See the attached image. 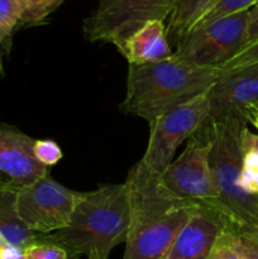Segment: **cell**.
Listing matches in <instances>:
<instances>
[{
  "label": "cell",
  "instance_id": "6da1fadb",
  "mask_svg": "<svg viewBox=\"0 0 258 259\" xmlns=\"http://www.w3.org/2000/svg\"><path fill=\"white\" fill-rule=\"evenodd\" d=\"M129 227L123 259H164L199 202L180 199L141 161L125 180Z\"/></svg>",
  "mask_w": 258,
  "mask_h": 259
},
{
  "label": "cell",
  "instance_id": "7a4b0ae2",
  "mask_svg": "<svg viewBox=\"0 0 258 259\" xmlns=\"http://www.w3.org/2000/svg\"><path fill=\"white\" fill-rule=\"evenodd\" d=\"M222 72V68L190 65L175 56L159 62L129 65L120 110L149 124L209 90Z\"/></svg>",
  "mask_w": 258,
  "mask_h": 259
},
{
  "label": "cell",
  "instance_id": "3957f363",
  "mask_svg": "<svg viewBox=\"0 0 258 259\" xmlns=\"http://www.w3.org/2000/svg\"><path fill=\"white\" fill-rule=\"evenodd\" d=\"M128 227L125 184L101 185L93 191L80 192L70 224L42 240L86 259H109L111 250L125 242Z\"/></svg>",
  "mask_w": 258,
  "mask_h": 259
},
{
  "label": "cell",
  "instance_id": "277c9868",
  "mask_svg": "<svg viewBox=\"0 0 258 259\" xmlns=\"http://www.w3.org/2000/svg\"><path fill=\"white\" fill-rule=\"evenodd\" d=\"M248 121L237 116L206 119L199 129L210 142V166L218 199L217 205L239 232L258 228V195H249L240 187L243 142Z\"/></svg>",
  "mask_w": 258,
  "mask_h": 259
},
{
  "label": "cell",
  "instance_id": "5b68a950",
  "mask_svg": "<svg viewBox=\"0 0 258 259\" xmlns=\"http://www.w3.org/2000/svg\"><path fill=\"white\" fill-rule=\"evenodd\" d=\"M248 13H235L194 28L177 42L174 56L190 65L223 70L244 48Z\"/></svg>",
  "mask_w": 258,
  "mask_h": 259
},
{
  "label": "cell",
  "instance_id": "8992f818",
  "mask_svg": "<svg viewBox=\"0 0 258 259\" xmlns=\"http://www.w3.org/2000/svg\"><path fill=\"white\" fill-rule=\"evenodd\" d=\"M177 0H101L83 19V35L89 42L111 43L120 51L125 40L152 20L168 19Z\"/></svg>",
  "mask_w": 258,
  "mask_h": 259
},
{
  "label": "cell",
  "instance_id": "52a82bcc",
  "mask_svg": "<svg viewBox=\"0 0 258 259\" xmlns=\"http://www.w3.org/2000/svg\"><path fill=\"white\" fill-rule=\"evenodd\" d=\"M207 91L149 123L148 144L141 162L153 174L161 175L172 163L179 147L205 123L209 116Z\"/></svg>",
  "mask_w": 258,
  "mask_h": 259
},
{
  "label": "cell",
  "instance_id": "ba28073f",
  "mask_svg": "<svg viewBox=\"0 0 258 259\" xmlns=\"http://www.w3.org/2000/svg\"><path fill=\"white\" fill-rule=\"evenodd\" d=\"M80 192L67 189L51 177L17 189V210L25 227L39 235H50L67 227Z\"/></svg>",
  "mask_w": 258,
  "mask_h": 259
},
{
  "label": "cell",
  "instance_id": "9c48e42d",
  "mask_svg": "<svg viewBox=\"0 0 258 259\" xmlns=\"http://www.w3.org/2000/svg\"><path fill=\"white\" fill-rule=\"evenodd\" d=\"M162 185L180 199L195 202H214L218 199L210 166V142L201 132L190 138L176 161L159 175Z\"/></svg>",
  "mask_w": 258,
  "mask_h": 259
},
{
  "label": "cell",
  "instance_id": "30bf717a",
  "mask_svg": "<svg viewBox=\"0 0 258 259\" xmlns=\"http://www.w3.org/2000/svg\"><path fill=\"white\" fill-rule=\"evenodd\" d=\"M239 232L212 202H199L164 259H207L228 233Z\"/></svg>",
  "mask_w": 258,
  "mask_h": 259
},
{
  "label": "cell",
  "instance_id": "8fae6325",
  "mask_svg": "<svg viewBox=\"0 0 258 259\" xmlns=\"http://www.w3.org/2000/svg\"><path fill=\"white\" fill-rule=\"evenodd\" d=\"M207 119L237 116L248 121L250 113L258 109V62L223 70L207 91Z\"/></svg>",
  "mask_w": 258,
  "mask_h": 259
},
{
  "label": "cell",
  "instance_id": "7c38bea8",
  "mask_svg": "<svg viewBox=\"0 0 258 259\" xmlns=\"http://www.w3.org/2000/svg\"><path fill=\"white\" fill-rule=\"evenodd\" d=\"M34 141L19 129L0 124V174L18 187L27 186L50 174L34 157Z\"/></svg>",
  "mask_w": 258,
  "mask_h": 259
},
{
  "label": "cell",
  "instance_id": "4fadbf2b",
  "mask_svg": "<svg viewBox=\"0 0 258 259\" xmlns=\"http://www.w3.org/2000/svg\"><path fill=\"white\" fill-rule=\"evenodd\" d=\"M129 65H146L159 62L174 56L167 39L166 25L159 20H152L142 25L125 40L119 51Z\"/></svg>",
  "mask_w": 258,
  "mask_h": 259
},
{
  "label": "cell",
  "instance_id": "5bb4252c",
  "mask_svg": "<svg viewBox=\"0 0 258 259\" xmlns=\"http://www.w3.org/2000/svg\"><path fill=\"white\" fill-rule=\"evenodd\" d=\"M17 185L0 192V245H13L25 250L40 240L39 234L25 227L17 210Z\"/></svg>",
  "mask_w": 258,
  "mask_h": 259
},
{
  "label": "cell",
  "instance_id": "9a60e30c",
  "mask_svg": "<svg viewBox=\"0 0 258 259\" xmlns=\"http://www.w3.org/2000/svg\"><path fill=\"white\" fill-rule=\"evenodd\" d=\"M215 2L217 0H177L167 19L166 33L168 42L176 46Z\"/></svg>",
  "mask_w": 258,
  "mask_h": 259
},
{
  "label": "cell",
  "instance_id": "2e32d148",
  "mask_svg": "<svg viewBox=\"0 0 258 259\" xmlns=\"http://www.w3.org/2000/svg\"><path fill=\"white\" fill-rule=\"evenodd\" d=\"M19 18L15 0H0V78L4 77V56L10 50L13 33L19 27Z\"/></svg>",
  "mask_w": 258,
  "mask_h": 259
},
{
  "label": "cell",
  "instance_id": "e0dca14e",
  "mask_svg": "<svg viewBox=\"0 0 258 259\" xmlns=\"http://www.w3.org/2000/svg\"><path fill=\"white\" fill-rule=\"evenodd\" d=\"M65 0H15L19 9V27L39 25Z\"/></svg>",
  "mask_w": 258,
  "mask_h": 259
},
{
  "label": "cell",
  "instance_id": "ac0fdd59",
  "mask_svg": "<svg viewBox=\"0 0 258 259\" xmlns=\"http://www.w3.org/2000/svg\"><path fill=\"white\" fill-rule=\"evenodd\" d=\"M258 0H217L209 9L206 10L204 15L199 19V22L195 24L194 28L204 25L206 23L212 22L215 19H219L222 17L235 14L239 12H245L250 8L254 7ZM192 28V29H194ZM190 32V30H189Z\"/></svg>",
  "mask_w": 258,
  "mask_h": 259
},
{
  "label": "cell",
  "instance_id": "d6986e66",
  "mask_svg": "<svg viewBox=\"0 0 258 259\" xmlns=\"http://www.w3.org/2000/svg\"><path fill=\"white\" fill-rule=\"evenodd\" d=\"M33 153L37 161L47 168L56 166L63 157L61 147L51 139H35L33 144Z\"/></svg>",
  "mask_w": 258,
  "mask_h": 259
},
{
  "label": "cell",
  "instance_id": "ffe728a7",
  "mask_svg": "<svg viewBox=\"0 0 258 259\" xmlns=\"http://www.w3.org/2000/svg\"><path fill=\"white\" fill-rule=\"evenodd\" d=\"M25 259H68V253L53 243H35L24 250Z\"/></svg>",
  "mask_w": 258,
  "mask_h": 259
},
{
  "label": "cell",
  "instance_id": "44dd1931",
  "mask_svg": "<svg viewBox=\"0 0 258 259\" xmlns=\"http://www.w3.org/2000/svg\"><path fill=\"white\" fill-rule=\"evenodd\" d=\"M233 244L243 259H258V240L250 232H238Z\"/></svg>",
  "mask_w": 258,
  "mask_h": 259
},
{
  "label": "cell",
  "instance_id": "7402d4cb",
  "mask_svg": "<svg viewBox=\"0 0 258 259\" xmlns=\"http://www.w3.org/2000/svg\"><path fill=\"white\" fill-rule=\"evenodd\" d=\"M258 62V40L253 45L247 46L243 48L234 58L229 61L227 65L224 66L223 70H233V68H239L244 67V66L252 65V63Z\"/></svg>",
  "mask_w": 258,
  "mask_h": 259
},
{
  "label": "cell",
  "instance_id": "603a6c76",
  "mask_svg": "<svg viewBox=\"0 0 258 259\" xmlns=\"http://www.w3.org/2000/svg\"><path fill=\"white\" fill-rule=\"evenodd\" d=\"M237 233L238 232L228 233L220 240L219 244L215 247V249L212 250L211 254H210V257L207 259H243L242 255L234 248V244H233V239H234V235Z\"/></svg>",
  "mask_w": 258,
  "mask_h": 259
},
{
  "label": "cell",
  "instance_id": "cb8c5ba5",
  "mask_svg": "<svg viewBox=\"0 0 258 259\" xmlns=\"http://www.w3.org/2000/svg\"><path fill=\"white\" fill-rule=\"evenodd\" d=\"M258 40V3L249 9L247 23V42L244 47L253 45Z\"/></svg>",
  "mask_w": 258,
  "mask_h": 259
},
{
  "label": "cell",
  "instance_id": "d4e9b609",
  "mask_svg": "<svg viewBox=\"0 0 258 259\" xmlns=\"http://www.w3.org/2000/svg\"><path fill=\"white\" fill-rule=\"evenodd\" d=\"M0 259H25L24 250L13 245H0Z\"/></svg>",
  "mask_w": 258,
  "mask_h": 259
},
{
  "label": "cell",
  "instance_id": "484cf974",
  "mask_svg": "<svg viewBox=\"0 0 258 259\" xmlns=\"http://www.w3.org/2000/svg\"><path fill=\"white\" fill-rule=\"evenodd\" d=\"M244 143L247 144V146L252 147V148L258 153V134L252 133V132L248 129V131L245 132Z\"/></svg>",
  "mask_w": 258,
  "mask_h": 259
},
{
  "label": "cell",
  "instance_id": "4316f807",
  "mask_svg": "<svg viewBox=\"0 0 258 259\" xmlns=\"http://www.w3.org/2000/svg\"><path fill=\"white\" fill-rule=\"evenodd\" d=\"M12 185H13V182L10 181L7 176H4L3 174H0V192H2L3 190L7 189V187L12 186Z\"/></svg>",
  "mask_w": 258,
  "mask_h": 259
},
{
  "label": "cell",
  "instance_id": "83f0119b",
  "mask_svg": "<svg viewBox=\"0 0 258 259\" xmlns=\"http://www.w3.org/2000/svg\"><path fill=\"white\" fill-rule=\"evenodd\" d=\"M248 123H252L253 126L258 131V109L250 113L249 118H248Z\"/></svg>",
  "mask_w": 258,
  "mask_h": 259
},
{
  "label": "cell",
  "instance_id": "f1b7e54d",
  "mask_svg": "<svg viewBox=\"0 0 258 259\" xmlns=\"http://www.w3.org/2000/svg\"><path fill=\"white\" fill-rule=\"evenodd\" d=\"M248 232H250V233H252V234H253V235H254V237H255V239H257V240H258V228H257V229H253V230H248Z\"/></svg>",
  "mask_w": 258,
  "mask_h": 259
}]
</instances>
